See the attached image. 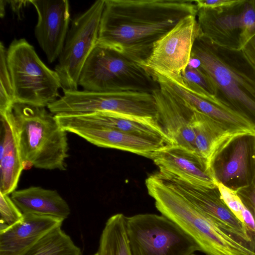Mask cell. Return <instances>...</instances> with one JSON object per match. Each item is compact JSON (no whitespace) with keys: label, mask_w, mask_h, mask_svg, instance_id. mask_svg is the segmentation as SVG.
Listing matches in <instances>:
<instances>
[{"label":"cell","mask_w":255,"mask_h":255,"mask_svg":"<svg viewBox=\"0 0 255 255\" xmlns=\"http://www.w3.org/2000/svg\"><path fill=\"white\" fill-rule=\"evenodd\" d=\"M5 2H6V0H0V16L2 17L4 15L5 13Z\"/></svg>","instance_id":"cell-34"},{"label":"cell","mask_w":255,"mask_h":255,"mask_svg":"<svg viewBox=\"0 0 255 255\" xmlns=\"http://www.w3.org/2000/svg\"><path fill=\"white\" fill-rule=\"evenodd\" d=\"M242 50L255 68V35L247 42Z\"/></svg>","instance_id":"cell-32"},{"label":"cell","mask_w":255,"mask_h":255,"mask_svg":"<svg viewBox=\"0 0 255 255\" xmlns=\"http://www.w3.org/2000/svg\"><path fill=\"white\" fill-rule=\"evenodd\" d=\"M10 197L23 214L50 216L64 220L70 214L68 203L55 190L30 186L15 190Z\"/></svg>","instance_id":"cell-22"},{"label":"cell","mask_w":255,"mask_h":255,"mask_svg":"<svg viewBox=\"0 0 255 255\" xmlns=\"http://www.w3.org/2000/svg\"><path fill=\"white\" fill-rule=\"evenodd\" d=\"M64 220L53 217L23 214L22 220L0 231V255H20Z\"/></svg>","instance_id":"cell-18"},{"label":"cell","mask_w":255,"mask_h":255,"mask_svg":"<svg viewBox=\"0 0 255 255\" xmlns=\"http://www.w3.org/2000/svg\"><path fill=\"white\" fill-rule=\"evenodd\" d=\"M235 0H197L194 2L197 9L216 8L232 3Z\"/></svg>","instance_id":"cell-31"},{"label":"cell","mask_w":255,"mask_h":255,"mask_svg":"<svg viewBox=\"0 0 255 255\" xmlns=\"http://www.w3.org/2000/svg\"><path fill=\"white\" fill-rule=\"evenodd\" d=\"M126 219L123 214L118 213L107 220L100 238L98 255H131Z\"/></svg>","instance_id":"cell-24"},{"label":"cell","mask_w":255,"mask_h":255,"mask_svg":"<svg viewBox=\"0 0 255 255\" xmlns=\"http://www.w3.org/2000/svg\"><path fill=\"white\" fill-rule=\"evenodd\" d=\"M152 93L158 122L176 145L197 154L193 127L195 111L172 91L161 84Z\"/></svg>","instance_id":"cell-16"},{"label":"cell","mask_w":255,"mask_h":255,"mask_svg":"<svg viewBox=\"0 0 255 255\" xmlns=\"http://www.w3.org/2000/svg\"><path fill=\"white\" fill-rule=\"evenodd\" d=\"M55 117L66 131L99 147L126 151L152 159L158 152L172 146L162 140L135 135L85 120L76 115L58 114Z\"/></svg>","instance_id":"cell-12"},{"label":"cell","mask_w":255,"mask_h":255,"mask_svg":"<svg viewBox=\"0 0 255 255\" xmlns=\"http://www.w3.org/2000/svg\"><path fill=\"white\" fill-rule=\"evenodd\" d=\"M148 194L161 215L190 236L207 255H255V248L233 238L173 188L159 172L145 180Z\"/></svg>","instance_id":"cell-3"},{"label":"cell","mask_w":255,"mask_h":255,"mask_svg":"<svg viewBox=\"0 0 255 255\" xmlns=\"http://www.w3.org/2000/svg\"><path fill=\"white\" fill-rule=\"evenodd\" d=\"M160 174L217 226L237 240L255 247V237L224 203L217 186H198L172 175Z\"/></svg>","instance_id":"cell-13"},{"label":"cell","mask_w":255,"mask_h":255,"mask_svg":"<svg viewBox=\"0 0 255 255\" xmlns=\"http://www.w3.org/2000/svg\"><path fill=\"white\" fill-rule=\"evenodd\" d=\"M196 17L202 34L228 49L242 50L255 35V0H235L216 8H199Z\"/></svg>","instance_id":"cell-10"},{"label":"cell","mask_w":255,"mask_h":255,"mask_svg":"<svg viewBox=\"0 0 255 255\" xmlns=\"http://www.w3.org/2000/svg\"><path fill=\"white\" fill-rule=\"evenodd\" d=\"M61 227L47 233L20 255H81L80 248Z\"/></svg>","instance_id":"cell-25"},{"label":"cell","mask_w":255,"mask_h":255,"mask_svg":"<svg viewBox=\"0 0 255 255\" xmlns=\"http://www.w3.org/2000/svg\"><path fill=\"white\" fill-rule=\"evenodd\" d=\"M7 2L19 17L21 15L23 8L28 4V3H30V0H10Z\"/></svg>","instance_id":"cell-33"},{"label":"cell","mask_w":255,"mask_h":255,"mask_svg":"<svg viewBox=\"0 0 255 255\" xmlns=\"http://www.w3.org/2000/svg\"><path fill=\"white\" fill-rule=\"evenodd\" d=\"M0 115V192L9 195L16 190L24 168L12 110Z\"/></svg>","instance_id":"cell-19"},{"label":"cell","mask_w":255,"mask_h":255,"mask_svg":"<svg viewBox=\"0 0 255 255\" xmlns=\"http://www.w3.org/2000/svg\"><path fill=\"white\" fill-rule=\"evenodd\" d=\"M105 0L95 1L73 19L55 71L64 91L77 90L82 68L98 41Z\"/></svg>","instance_id":"cell-9"},{"label":"cell","mask_w":255,"mask_h":255,"mask_svg":"<svg viewBox=\"0 0 255 255\" xmlns=\"http://www.w3.org/2000/svg\"><path fill=\"white\" fill-rule=\"evenodd\" d=\"M126 227L131 255H195L201 252L190 236L162 215L126 217Z\"/></svg>","instance_id":"cell-7"},{"label":"cell","mask_w":255,"mask_h":255,"mask_svg":"<svg viewBox=\"0 0 255 255\" xmlns=\"http://www.w3.org/2000/svg\"><path fill=\"white\" fill-rule=\"evenodd\" d=\"M156 78L159 84L174 92L194 111L213 119L234 130L255 134V127L251 123L215 102L198 96L161 76H157Z\"/></svg>","instance_id":"cell-21"},{"label":"cell","mask_w":255,"mask_h":255,"mask_svg":"<svg viewBox=\"0 0 255 255\" xmlns=\"http://www.w3.org/2000/svg\"><path fill=\"white\" fill-rule=\"evenodd\" d=\"M47 108L54 115L106 112L158 121L154 97L147 93L64 91L63 95Z\"/></svg>","instance_id":"cell-8"},{"label":"cell","mask_w":255,"mask_h":255,"mask_svg":"<svg viewBox=\"0 0 255 255\" xmlns=\"http://www.w3.org/2000/svg\"><path fill=\"white\" fill-rule=\"evenodd\" d=\"M78 84L84 90L96 92L152 94L160 88L155 78L144 67L98 43L82 68Z\"/></svg>","instance_id":"cell-5"},{"label":"cell","mask_w":255,"mask_h":255,"mask_svg":"<svg viewBox=\"0 0 255 255\" xmlns=\"http://www.w3.org/2000/svg\"><path fill=\"white\" fill-rule=\"evenodd\" d=\"M159 172L198 186L217 187L205 161L196 153L177 145L165 148L152 159Z\"/></svg>","instance_id":"cell-17"},{"label":"cell","mask_w":255,"mask_h":255,"mask_svg":"<svg viewBox=\"0 0 255 255\" xmlns=\"http://www.w3.org/2000/svg\"><path fill=\"white\" fill-rule=\"evenodd\" d=\"M246 208L251 213L255 223V135L252 159V171L250 184L237 191Z\"/></svg>","instance_id":"cell-30"},{"label":"cell","mask_w":255,"mask_h":255,"mask_svg":"<svg viewBox=\"0 0 255 255\" xmlns=\"http://www.w3.org/2000/svg\"><path fill=\"white\" fill-rule=\"evenodd\" d=\"M0 231L21 221L23 214L8 195L0 192Z\"/></svg>","instance_id":"cell-28"},{"label":"cell","mask_w":255,"mask_h":255,"mask_svg":"<svg viewBox=\"0 0 255 255\" xmlns=\"http://www.w3.org/2000/svg\"><path fill=\"white\" fill-rule=\"evenodd\" d=\"M221 197L230 210L236 217L244 223L243 213L246 207L243 203L237 192L223 184L216 182Z\"/></svg>","instance_id":"cell-29"},{"label":"cell","mask_w":255,"mask_h":255,"mask_svg":"<svg viewBox=\"0 0 255 255\" xmlns=\"http://www.w3.org/2000/svg\"><path fill=\"white\" fill-rule=\"evenodd\" d=\"M38 15L34 33L49 63L59 58L69 31L70 4L67 0H31Z\"/></svg>","instance_id":"cell-15"},{"label":"cell","mask_w":255,"mask_h":255,"mask_svg":"<svg viewBox=\"0 0 255 255\" xmlns=\"http://www.w3.org/2000/svg\"><path fill=\"white\" fill-rule=\"evenodd\" d=\"M196 15L184 17L160 38L141 66L153 76L182 86V74L189 64L194 41L201 33Z\"/></svg>","instance_id":"cell-11"},{"label":"cell","mask_w":255,"mask_h":255,"mask_svg":"<svg viewBox=\"0 0 255 255\" xmlns=\"http://www.w3.org/2000/svg\"><path fill=\"white\" fill-rule=\"evenodd\" d=\"M193 127L196 152L205 161L211 173V165L216 155L235 137L247 134L234 130L195 111Z\"/></svg>","instance_id":"cell-20"},{"label":"cell","mask_w":255,"mask_h":255,"mask_svg":"<svg viewBox=\"0 0 255 255\" xmlns=\"http://www.w3.org/2000/svg\"><path fill=\"white\" fill-rule=\"evenodd\" d=\"M12 113L24 169L66 170L67 131L45 107L15 103Z\"/></svg>","instance_id":"cell-4"},{"label":"cell","mask_w":255,"mask_h":255,"mask_svg":"<svg viewBox=\"0 0 255 255\" xmlns=\"http://www.w3.org/2000/svg\"><path fill=\"white\" fill-rule=\"evenodd\" d=\"M197 11L193 0H105L98 43L141 65L160 38Z\"/></svg>","instance_id":"cell-1"},{"label":"cell","mask_w":255,"mask_h":255,"mask_svg":"<svg viewBox=\"0 0 255 255\" xmlns=\"http://www.w3.org/2000/svg\"><path fill=\"white\" fill-rule=\"evenodd\" d=\"M6 62L15 103L45 107L60 98L62 88L57 73L40 59L25 39H15L6 50Z\"/></svg>","instance_id":"cell-6"},{"label":"cell","mask_w":255,"mask_h":255,"mask_svg":"<svg viewBox=\"0 0 255 255\" xmlns=\"http://www.w3.org/2000/svg\"><path fill=\"white\" fill-rule=\"evenodd\" d=\"M181 86L198 96L216 102V89L210 78L199 67L188 65L182 74Z\"/></svg>","instance_id":"cell-26"},{"label":"cell","mask_w":255,"mask_h":255,"mask_svg":"<svg viewBox=\"0 0 255 255\" xmlns=\"http://www.w3.org/2000/svg\"><path fill=\"white\" fill-rule=\"evenodd\" d=\"M255 135L245 134L235 137L216 155L211 165L216 183L237 192L250 184Z\"/></svg>","instance_id":"cell-14"},{"label":"cell","mask_w":255,"mask_h":255,"mask_svg":"<svg viewBox=\"0 0 255 255\" xmlns=\"http://www.w3.org/2000/svg\"><path fill=\"white\" fill-rule=\"evenodd\" d=\"M0 113L12 110L15 103L12 81L6 62V50L0 43Z\"/></svg>","instance_id":"cell-27"},{"label":"cell","mask_w":255,"mask_h":255,"mask_svg":"<svg viewBox=\"0 0 255 255\" xmlns=\"http://www.w3.org/2000/svg\"><path fill=\"white\" fill-rule=\"evenodd\" d=\"M93 255H98V253H96V254H94Z\"/></svg>","instance_id":"cell-35"},{"label":"cell","mask_w":255,"mask_h":255,"mask_svg":"<svg viewBox=\"0 0 255 255\" xmlns=\"http://www.w3.org/2000/svg\"><path fill=\"white\" fill-rule=\"evenodd\" d=\"M76 115L85 120L118 130L176 145L157 121L137 119L106 112Z\"/></svg>","instance_id":"cell-23"},{"label":"cell","mask_w":255,"mask_h":255,"mask_svg":"<svg viewBox=\"0 0 255 255\" xmlns=\"http://www.w3.org/2000/svg\"><path fill=\"white\" fill-rule=\"evenodd\" d=\"M191 57L212 82L216 103L255 127V68L243 50L218 45L201 33Z\"/></svg>","instance_id":"cell-2"}]
</instances>
